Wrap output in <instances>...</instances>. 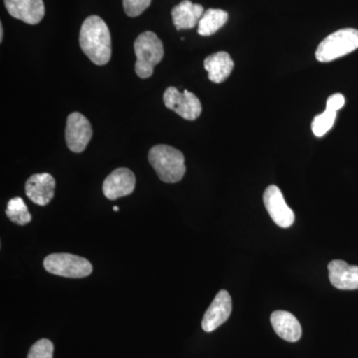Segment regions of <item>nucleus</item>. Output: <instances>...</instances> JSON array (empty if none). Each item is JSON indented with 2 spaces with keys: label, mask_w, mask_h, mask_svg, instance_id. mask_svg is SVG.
Returning <instances> with one entry per match:
<instances>
[{
  "label": "nucleus",
  "mask_w": 358,
  "mask_h": 358,
  "mask_svg": "<svg viewBox=\"0 0 358 358\" xmlns=\"http://www.w3.org/2000/svg\"><path fill=\"white\" fill-rule=\"evenodd\" d=\"M79 42L82 51L94 64L103 66L109 63L112 40L109 27L102 18L92 15L84 21L80 30Z\"/></svg>",
  "instance_id": "1"
},
{
  "label": "nucleus",
  "mask_w": 358,
  "mask_h": 358,
  "mask_svg": "<svg viewBox=\"0 0 358 358\" xmlns=\"http://www.w3.org/2000/svg\"><path fill=\"white\" fill-rule=\"evenodd\" d=\"M2 40H3V26L0 25V41L2 42Z\"/></svg>",
  "instance_id": "23"
},
{
  "label": "nucleus",
  "mask_w": 358,
  "mask_h": 358,
  "mask_svg": "<svg viewBox=\"0 0 358 358\" xmlns=\"http://www.w3.org/2000/svg\"><path fill=\"white\" fill-rule=\"evenodd\" d=\"M231 312H232V299L227 291L222 289L216 294L210 307L205 313L202 320V329L206 333L215 331L229 319Z\"/></svg>",
  "instance_id": "10"
},
{
  "label": "nucleus",
  "mask_w": 358,
  "mask_h": 358,
  "mask_svg": "<svg viewBox=\"0 0 358 358\" xmlns=\"http://www.w3.org/2000/svg\"><path fill=\"white\" fill-rule=\"evenodd\" d=\"M4 4L13 17L27 24L36 25L43 20V0H4Z\"/></svg>",
  "instance_id": "12"
},
{
  "label": "nucleus",
  "mask_w": 358,
  "mask_h": 358,
  "mask_svg": "<svg viewBox=\"0 0 358 358\" xmlns=\"http://www.w3.org/2000/svg\"><path fill=\"white\" fill-rule=\"evenodd\" d=\"M203 14V6L192 3L190 0H183L171 10L173 24L178 30L192 29L199 25Z\"/></svg>",
  "instance_id": "15"
},
{
  "label": "nucleus",
  "mask_w": 358,
  "mask_h": 358,
  "mask_svg": "<svg viewBox=\"0 0 358 358\" xmlns=\"http://www.w3.org/2000/svg\"><path fill=\"white\" fill-rule=\"evenodd\" d=\"M345 99L341 94H334V95L329 96L327 101L326 109L334 110L338 113V110L345 106Z\"/></svg>",
  "instance_id": "22"
},
{
  "label": "nucleus",
  "mask_w": 358,
  "mask_h": 358,
  "mask_svg": "<svg viewBox=\"0 0 358 358\" xmlns=\"http://www.w3.org/2000/svg\"><path fill=\"white\" fill-rule=\"evenodd\" d=\"M329 278L334 288L358 289V266L348 265L343 260H334L327 266Z\"/></svg>",
  "instance_id": "13"
},
{
  "label": "nucleus",
  "mask_w": 358,
  "mask_h": 358,
  "mask_svg": "<svg viewBox=\"0 0 358 358\" xmlns=\"http://www.w3.org/2000/svg\"><path fill=\"white\" fill-rule=\"evenodd\" d=\"M164 103L167 109L173 110L187 121H195L201 115L199 99L187 90L181 93L176 87H169L164 94Z\"/></svg>",
  "instance_id": "6"
},
{
  "label": "nucleus",
  "mask_w": 358,
  "mask_h": 358,
  "mask_svg": "<svg viewBox=\"0 0 358 358\" xmlns=\"http://www.w3.org/2000/svg\"><path fill=\"white\" fill-rule=\"evenodd\" d=\"M136 187V176L131 169L126 167L115 169L103 183V192L110 200L128 196Z\"/></svg>",
  "instance_id": "9"
},
{
  "label": "nucleus",
  "mask_w": 358,
  "mask_h": 358,
  "mask_svg": "<svg viewBox=\"0 0 358 358\" xmlns=\"http://www.w3.org/2000/svg\"><path fill=\"white\" fill-rule=\"evenodd\" d=\"M43 265L50 274L73 279L88 277L93 272V266L87 259L68 253L51 254L45 258Z\"/></svg>",
  "instance_id": "5"
},
{
  "label": "nucleus",
  "mask_w": 358,
  "mask_h": 358,
  "mask_svg": "<svg viewBox=\"0 0 358 358\" xmlns=\"http://www.w3.org/2000/svg\"><path fill=\"white\" fill-rule=\"evenodd\" d=\"M148 162L164 182L176 183L185 176V155L176 148L166 145H155L148 152Z\"/></svg>",
  "instance_id": "2"
},
{
  "label": "nucleus",
  "mask_w": 358,
  "mask_h": 358,
  "mask_svg": "<svg viewBox=\"0 0 358 358\" xmlns=\"http://www.w3.org/2000/svg\"><path fill=\"white\" fill-rule=\"evenodd\" d=\"M134 53L136 75L141 79H148L154 74L155 66L164 59V44L155 33L145 31L134 41Z\"/></svg>",
  "instance_id": "3"
},
{
  "label": "nucleus",
  "mask_w": 358,
  "mask_h": 358,
  "mask_svg": "<svg viewBox=\"0 0 358 358\" xmlns=\"http://www.w3.org/2000/svg\"><path fill=\"white\" fill-rule=\"evenodd\" d=\"M150 2L152 0H122V6L127 15L129 17H136L150 6Z\"/></svg>",
  "instance_id": "21"
},
{
  "label": "nucleus",
  "mask_w": 358,
  "mask_h": 358,
  "mask_svg": "<svg viewBox=\"0 0 358 358\" xmlns=\"http://www.w3.org/2000/svg\"><path fill=\"white\" fill-rule=\"evenodd\" d=\"M263 200L268 215L278 226L282 228H289L293 225L294 212L285 201L282 193L278 186H268L264 192Z\"/></svg>",
  "instance_id": "8"
},
{
  "label": "nucleus",
  "mask_w": 358,
  "mask_h": 358,
  "mask_svg": "<svg viewBox=\"0 0 358 358\" xmlns=\"http://www.w3.org/2000/svg\"><path fill=\"white\" fill-rule=\"evenodd\" d=\"M204 68L208 73L209 80L213 83L220 84L230 76L234 62L229 54L217 52L205 59Z\"/></svg>",
  "instance_id": "16"
},
{
  "label": "nucleus",
  "mask_w": 358,
  "mask_h": 358,
  "mask_svg": "<svg viewBox=\"0 0 358 358\" xmlns=\"http://www.w3.org/2000/svg\"><path fill=\"white\" fill-rule=\"evenodd\" d=\"M55 179L49 173L33 174L26 181L25 192L33 203L45 206L50 203L55 192Z\"/></svg>",
  "instance_id": "11"
},
{
  "label": "nucleus",
  "mask_w": 358,
  "mask_h": 358,
  "mask_svg": "<svg viewBox=\"0 0 358 358\" xmlns=\"http://www.w3.org/2000/svg\"><path fill=\"white\" fill-rule=\"evenodd\" d=\"M358 48V30L345 28L331 33L322 40L315 52L320 62L327 63L336 60Z\"/></svg>",
  "instance_id": "4"
},
{
  "label": "nucleus",
  "mask_w": 358,
  "mask_h": 358,
  "mask_svg": "<svg viewBox=\"0 0 358 358\" xmlns=\"http://www.w3.org/2000/svg\"><path fill=\"white\" fill-rule=\"evenodd\" d=\"M6 216L13 223L23 226L31 222V214L28 211L27 205L21 197L9 200L7 204Z\"/></svg>",
  "instance_id": "18"
},
{
  "label": "nucleus",
  "mask_w": 358,
  "mask_h": 358,
  "mask_svg": "<svg viewBox=\"0 0 358 358\" xmlns=\"http://www.w3.org/2000/svg\"><path fill=\"white\" fill-rule=\"evenodd\" d=\"M53 343L49 339H40L31 346L27 358H53Z\"/></svg>",
  "instance_id": "20"
},
{
  "label": "nucleus",
  "mask_w": 358,
  "mask_h": 358,
  "mask_svg": "<svg viewBox=\"0 0 358 358\" xmlns=\"http://www.w3.org/2000/svg\"><path fill=\"white\" fill-rule=\"evenodd\" d=\"M93 136V129L89 120L80 113H72L67 117L65 138L67 147L71 152H84Z\"/></svg>",
  "instance_id": "7"
},
{
  "label": "nucleus",
  "mask_w": 358,
  "mask_h": 358,
  "mask_svg": "<svg viewBox=\"0 0 358 358\" xmlns=\"http://www.w3.org/2000/svg\"><path fill=\"white\" fill-rule=\"evenodd\" d=\"M271 324L275 334L284 341L296 343L301 338V327L298 319L286 310H275L271 315Z\"/></svg>",
  "instance_id": "14"
},
{
  "label": "nucleus",
  "mask_w": 358,
  "mask_h": 358,
  "mask_svg": "<svg viewBox=\"0 0 358 358\" xmlns=\"http://www.w3.org/2000/svg\"><path fill=\"white\" fill-rule=\"evenodd\" d=\"M114 211H119V207L115 206L114 207Z\"/></svg>",
  "instance_id": "24"
},
{
  "label": "nucleus",
  "mask_w": 358,
  "mask_h": 358,
  "mask_svg": "<svg viewBox=\"0 0 358 358\" xmlns=\"http://www.w3.org/2000/svg\"><path fill=\"white\" fill-rule=\"evenodd\" d=\"M229 15L222 9H208L199 21L197 32L201 36H211L226 24Z\"/></svg>",
  "instance_id": "17"
},
{
  "label": "nucleus",
  "mask_w": 358,
  "mask_h": 358,
  "mask_svg": "<svg viewBox=\"0 0 358 358\" xmlns=\"http://www.w3.org/2000/svg\"><path fill=\"white\" fill-rule=\"evenodd\" d=\"M336 112L334 110H324L322 114L315 115L312 122L313 133L317 138L324 136L331 128L336 121Z\"/></svg>",
  "instance_id": "19"
}]
</instances>
